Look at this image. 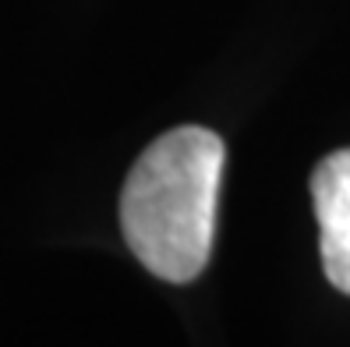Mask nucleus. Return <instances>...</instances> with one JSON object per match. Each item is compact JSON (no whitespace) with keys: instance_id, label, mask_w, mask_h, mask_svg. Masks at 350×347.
I'll use <instances>...</instances> for the list:
<instances>
[{"instance_id":"obj_1","label":"nucleus","mask_w":350,"mask_h":347,"mask_svg":"<svg viewBox=\"0 0 350 347\" xmlns=\"http://www.w3.org/2000/svg\"><path fill=\"white\" fill-rule=\"evenodd\" d=\"M226 146L209 128L159 135L135 159L120 192V231L152 277L191 283L213 252Z\"/></svg>"},{"instance_id":"obj_2","label":"nucleus","mask_w":350,"mask_h":347,"mask_svg":"<svg viewBox=\"0 0 350 347\" xmlns=\"http://www.w3.org/2000/svg\"><path fill=\"white\" fill-rule=\"evenodd\" d=\"M312 206L322 227V270L350 294V149L329 153L312 170Z\"/></svg>"}]
</instances>
